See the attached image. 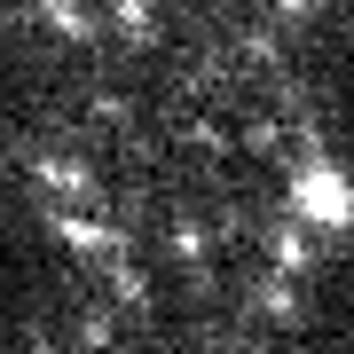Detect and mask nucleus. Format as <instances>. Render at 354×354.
<instances>
[{
    "mask_svg": "<svg viewBox=\"0 0 354 354\" xmlns=\"http://www.w3.org/2000/svg\"><path fill=\"white\" fill-rule=\"evenodd\" d=\"M291 213H299L307 228H323V236H346L354 221V189H346V165L307 150L299 165H291Z\"/></svg>",
    "mask_w": 354,
    "mask_h": 354,
    "instance_id": "nucleus-1",
    "label": "nucleus"
},
{
    "mask_svg": "<svg viewBox=\"0 0 354 354\" xmlns=\"http://www.w3.org/2000/svg\"><path fill=\"white\" fill-rule=\"evenodd\" d=\"M55 236H64L71 244V252H118V236H111V228H95V221H79V213H64V205H55Z\"/></svg>",
    "mask_w": 354,
    "mask_h": 354,
    "instance_id": "nucleus-2",
    "label": "nucleus"
},
{
    "mask_svg": "<svg viewBox=\"0 0 354 354\" xmlns=\"http://www.w3.org/2000/svg\"><path fill=\"white\" fill-rule=\"evenodd\" d=\"M268 260H276V276L291 283V276H307V268H315V244H307L299 228H276V236H268Z\"/></svg>",
    "mask_w": 354,
    "mask_h": 354,
    "instance_id": "nucleus-3",
    "label": "nucleus"
},
{
    "mask_svg": "<svg viewBox=\"0 0 354 354\" xmlns=\"http://www.w3.org/2000/svg\"><path fill=\"white\" fill-rule=\"evenodd\" d=\"M39 181H48L55 197H95V174L79 158H39Z\"/></svg>",
    "mask_w": 354,
    "mask_h": 354,
    "instance_id": "nucleus-4",
    "label": "nucleus"
},
{
    "mask_svg": "<svg viewBox=\"0 0 354 354\" xmlns=\"http://www.w3.org/2000/svg\"><path fill=\"white\" fill-rule=\"evenodd\" d=\"M111 291H118V307H134V315H150V276L127 260V252H111Z\"/></svg>",
    "mask_w": 354,
    "mask_h": 354,
    "instance_id": "nucleus-5",
    "label": "nucleus"
},
{
    "mask_svg": "<svg viewBox=\"0 0 354 354\" xmlns=\"http://www.w3.org/2000/svg\"><path fill=\"white\" fill-rule=\"evenodd\" d=\"M111 16L127 39H158V0H111Z\"/></svg>",
    "mask_w": 354,
    "mask_h": 354,
    "instance_id": "nucleus-6",
    "label": "nucleus"
},
{
    "mask_svg": "<svg viewBox=\"0 0 354 354\" xmlns=\"http://www.w3.org/2000/svg\"><path fill=\"white\" fill-rule=\"evenodd\" d=\"M39 8H48V24L64 32V39H87V32H95V16H87V0H39Z\"/></svg>",
    "mask_w": 354,
    "mask_h": 354,
    "instance_id": "nucleus-7",
    "label": "nucleus"
},
{
    "mask_svg": "<svg viewBox=\"0 0 354 354\" xmlns=\"http://www.w3.org/2000/svg\"><path fill=\"white\" fill-rule=\"evenodd\" d=\"M79 346H87V354H111V346H118L111 307H87V315H79Z\"/></svg>",
    "mask_w": 354,
    "mask_h": 354,
    "instance_id": "nucleus-8",
    "label": "nucleus"
},
{
    "mask_svg": "<svg viewBox=\"0 0 354 354\" xmlns=\"http://www.w3.org/2000/svg\"><path fill=\"white\" fill-rule=\"evenodd\" d=\"M228 150H252V158H276V150H283V127H276V118H252V127H244L236 142H228Z\"/></svg>",
    "mask_w": 354,
    "mask_h": 354,
    "instance_id": "nucleus-9",
    "label": "nucleus"
},
{
    "mask_svg": "<svg viewBox=\"0 0 354 354\" xmlns=\"http://www.w3.org/2000/svg\"><path fill=\"white\" fill-rule=\"evenodd\" d=\"M252 299L268 307V315H283V323H291V315H299V299H291V283H268V291H252Z\"/></svg>",
    "mask_w": 354,
    "mask_h": 354,
    "instance_id": "nucleus-10",
    "label": "nucleus"
},
{
    "mask_svg": "<svg viewBox=\"0 0 354 354\" xmlns=\"http://www.w3.org/2000/svg\"><path fill=\"white\" fill-rule=\"evenodd\" d=\"M189 142H197L205 158H221V150H228V127H213V118H197V127H189Z\"/></svg>",
    "mask_w": 354,
    "mask_h": 354,
    "instance_id": "nucleus-11",
    "label": "nucleus"
},
{
    "mask_svg": "<svg viewBox=\"0 0 354 354\" xmlns=\"http://www.w3.org/2000/svg\"><path fill=\"white\" fill-rule=\"evenodd\" d=\"M307 8H315V0H276V16H307Z\"/></svg>",
    "mask_w": 354,
    "mask_h": 354,
    "instance_id": "nucleus-12",
    "label": "nucleus"
},
{
    "mask_svg": "<svg viewBox=\"0 0 354 354\" xmlns=\"http://www.w3.org/2000/svg\"><path fill=\"white\" fill-rule=\"evenodd\" d=\"M32 354H55V339H32Z\"/></svg>",
    "mask_w": 354,
    "mask_h": 354,
    "instance_id": "nucleus-13",
    "label": "nucleus"
}]
</instances>
